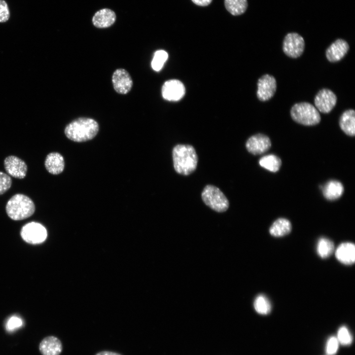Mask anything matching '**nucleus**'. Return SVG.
<instances>
[{
	"instance_id": "obj_1",
	"label": "nucleus",
	"mask_w": 355,
	"mask_h": 355,
	"mask_svg": "<svg viewBox=\"0 0 355 355\" xmlns=\"http://www.w3.org/2000/svg\"><path fill=\"white\" fill-rule=\"evenodd\" d=\"M172 157L175 170L180 175L188 176L196 169L198 155L191 145H176L172 150Z\"/></svg>"
},
{
	"instance_id": "obj_2",
	"label": "nucleus",
	"mask_w": 355,
	"mask_h": 355,
	"mask_svg": "<svg viewBox=\"0 0 355 355\" xmlns=\"http://www.w3.org/2000/svg\"><path fill=\"white\" fill-rule=\"evenodd\" d=\"M99 129V124L94 119L80 117L68 124L64 132L69 139L76 142H83L94 138Z\"/></svg>"
},
{
	"instance_id": "obj_3",
	"label": "nucleus",
	"mask_w": 355,
	"mask_h": 355,
	"mask_svg": "<svg viewBox=\"0 0 355 355\" xmlns=\"http://www.w3.org/2000/svg\"><path fill=\"white\" fill-rule=\"evenodd\" d=\"M5 210L7 215L14 220H21L32 216L36 207L33 200L23 194H16L7 201Z\"/></svg>"
},
{
	"instance_id": "obj_4",
	"label": "nucleus",
	"mask_w": 355,
	"mask_h": 355,
	"mask_svg": "<svg viewBox=\"0 0 355 355\" xmlns=\"http://www.w3.org/2000/svg\"><path fill=\"white\" fill-rule=\"evenodd\" d=\"M290 113L295 122L305 126L317 125L321 120L319 111L308 102L295 104L291 107Z\"/></svg>"
},
{
	"instance_id": "obj_5",
	"label": "nucleus",
	"mask_w": 355,
	"mask_h": 355,
	"mask_svg": "<svg viewBox=\"0 0 355 355\" xmlns=\"http://www.w3.org/2000/svg\"><path fill=\"white\" fill-rule=\"evenodd\" d=\"M201 197L204 203L215 212H224L229 208L228 200L220 189L214 185H206L202 192Z\"/></svg>"
},
{
	"instance_id": "obj_6",
	"label": "nucleus",
	"mask_w": 355,
	"mask_h": 355,
	"mask_svg": "<svg viewBox=\"0 0 355 355\" xmlns=\"http://www.w3.org/2000/svg\"><path fill=\"white\" fill-rule=\"evenodd\" d=\"M20 234L26 242L31 244L42 243L47 236L46 228L42 224L36 222H31L24 225Z\"/></svg>"
},
{
	"instance_id": "obj_7",
	"label": "nucleus",
	"mask_w": 355,
	"mask_h": 355,
	"mask_svg": "<svg viewBox=\"0 0 355 355\" xmlns=\"http://www.w3.org/2000/svg\"><path fill=\"white\" fill-rule=\"evenodd\" d=\"M305 41L303 37L296 33H288L283 42V50L289 57L297 58L303 53Z\"/></svg>"
},
{
	"instance_id": "obj_8",
	"label": "nucleus",
	"mask_w": 355,
	"mask_h": 355,
	"mask_svg": "<svg viewBox=\"0 0 355 355\" xmlns=\"http://www.w3.org/2000/svg\"><path fill=\"white\" fill-rule=\"evenodd\" d=\"M257 97L259 100L265 102L271 99L275 95L277 89L275 78L269 74L260 77L257 83Z\"/></svg>"
},
{
	"instance_id": "obj_9",
	"label": "nucleus",
	"mask_w": 355,
	"mask_h": 355,
	"mask_svg": "<svg viewBox=\"0 0 355 355\" xmlns=\"http://www.w3.org/2000/svg\"><path fill=\"white\" fill-rule=\"evenodd\" d=\"M337 98L331 90L323 88L315 96L314 104L317 110L323 113H328L335 106Z\"/></svg>"
},
{
	"instance_id": "obj_10",
	"label": "nucleus",
	"mask_w": 355,
	"mask_h": 355,
	"mask_svg": "<svg viewBox=\"0 0 355 355\" xmlns=\"http://www.w3.org/2000/svg\"><path fill=\"white\" fill-rule=\"evenodd\" d=\"M163 98L169 101H178L185 95V88L184 84L177 79L166 81L162 87Z\"/></svg>"
},
{
	"instance_id": "obj_11",
	"label": "nucleus",
	"mask_w": 355,
	"mask_h": 355,
	"mask_svg": "<svg viewBox=\"0 0 355 355\" xmlns=\"http://www.w3.org/2000/svg\"><path fill=\"white\" fill-rule=\"evenodd\" d=\"M271 146L270 138L263 134H257L250 137L246 142L247 150L252 154L259 155L267 151Z\"/></svg>"
},
{
	"instance_id": "obj_12",
	"label": "nucleus",
	"mask_w": 355,
	"mask_h": 355,
	"mask_svg": "<svg viewBox=\"0 0 355 355\" xmlns=\"http://www.w3.org/2000/svg\"><path fill=\"white\" fill-rule=\"evenodd\" d=\"M3 164L6 172L12 177L22 179L26 177L27 165L20 158L14 155L8 156L4 160Z\"/></svg>"
},
{
	"instance_id": "obj_13",
	"label": "nucleus",
	"mask_w": 355,
	"mask_h": 355,
	"mask_svg": "<svg viewBox=\"0 0 355 355\" xmlns=\"http://www.w3.org/2000/svg\"><path fill=\"white\" fill-rule=\"evenodd\" d=\"M112 82L115 91L123 95L130 92L133 86V80L130 74L123 69H118L113 72Z\"/></svg>"
},
{
	"instance_id": "obj_14",
	"label": "nucleus",
	"mask_w": 355,
	"mask_h": 355,
	"mask_svg": "<svg viewBox=\"0 0 355 355\" xmlns=\"http://www.w3.org/2000/svg\"><path fill=\"white\" fill-rule=\"evenodd\" d=\"M349 48V45L346 40L338 38L326 49V57L330 62H337L343 58L348 53Z\"/></svg>"
},
{
	"instance_id": "obj_15",
	"label": "nucleus",
	"mask_w": 355,
	"mask_h": 355,
	"mask_svg": "<svg viewBox=\"0 0 355 355\" xmlns=\"http://www.w3.org/2000/svg\"><path fill=\"white\" fill-rule=\"evenodd\" d=\"M62 349L61 341L53 336L44 338L39 345V350L42 355H60Z\"/></svg>"
},
{
	"instance_id": "obj_16",
	"label": "nucleus",
	"mask_w": 355,
	"mask_h": 355,
	"mask_svg": "<svg viewBox=\"0 0 355 355\" xmlns=\"http://www.w3.org/2000/svg\"><path fill=\"white\" fill-rule=\"evenodd\" d=\"M335 256L341 263L346 265H351L355 260V245L350 242L341 244L335 251Z\"/></svg>"
},
{
	"instance_id": "obj_17",
	"label": "nucleus",
	"mask_w": 355,
	"mask_h": 355,
	"mask_svg": "<svg viewBox=\"0 0 355 355\" xmlns=\"http://www.w3.org/2000/svg\"><path fill=\"white\" fill-rule=\"evenodd\" d=\"M44 166L49 173L52 175H58L61 173L64 169V158L59 153L51 152L46 157Z\"/></svg>"
},
{
	"instance_id": "obj_18",
	"label": "nucleus",
	"mask_w": 355,
	"mask_h": 355,
	"mask_svg": "<svg viewBox=\"0 0 355 355\" xmlns=\"http://www.w3.org/2000/svg\"><path fill=\"white\" fill-rule=\"evenodd\" d=\"M116 15L114 11L104 8L98 11L92 18L93 25L99 28H107L115 22Z\"/></svg>"
},
{
	"instance_id": "obj_19",
	"label": "nucleus",
	"mask_w": 355,
	"mask_h": 355,
	"mask_svg": "<svg viewBox=\"0 0 355 355\" xmlns=\"http://www.w3.org/2000/svg\"><path fill=\"white\" fill-rule=\"evenodd\" d=\"M339 124L341 129L347 135L354 136L355 135V110L353 109H349L344 111L340 117Z\"/></svg>"
},
{
	"instance_id": "obj_20",
	"label": "nucleus",
	"mask_w": 355,
	"mask_h": 355,
	"mask_svg": "<svg viewBox=\"0 0 355 355\" xmlns=\"http://www.w3.org/2000/svg\"><path fill=\"white\" fill-rule=\"evenodd\" d=\"M323 195L328 200L333 201L339 198L344 192L342 183L338 180H331L321 186Z\"/></svg>"
},
{
	"instance_id": "obj_21",
	"label": "nucleus",
	"mask_w": 355,
	"mask_h": 355,
	"mask_svg": "<svg viewBox=\"0 0 355 355\" xmlns=\"http://www.w3.org/2000/svg\"><path fill=\"white\" fill-rule=\"evenodd\" d=\"M291 229V224L288 219L279 218L273 223L270 227L269 232L273 236L280 237L289 233Z\"/></svg>"
},
{
	"instance_id": "obj_22",
	"label": "nucleus",
	"mask_w": 355,
	"mask_h": 355,
	"mask_svg": "<svg viewBox=\"0 0 355 355\" xmlns=\"http://www.w3.org/2000/svg\"><path fill=\"white\" fill-rule=\"evenodd\" d=\"M260 166L272 172L279 170L282 165L281 159L274 154H269L261 157L259 160Z\"/></svg>"
},
{
	"instance_id": "obj_23",
	"label": "nucleus",
	"mask_w": 355,
	"mask_h": 355,
	"mask_svg": "<svg viewBox=\"0 0 355 355\" xmlns=\"http://www.w3.org/2000/svg\"><path fill=\"white\" fill-rule=\"evenodd\" d=\"M226 9L233 15L243 14L248 7L247 0H224Z\"/></svg>"
},
{
	"instance_id": "obj_24",
	"label": "nucleus",
	"mask_w": 355,
	"mask_h": 355,
	"mask_svg": "<svg viewBox=\"0 0 355 355\" xmlns=\"http://www.w3.org/2000/svg\"><path fill=\"white\" fill-rule=\"evenodd\" d=\"M334 249L333 243L329 239L322 237L320 238L317 243V251L322 258H325L332 253Z\"/></svg>"
},
{
	"instance_id": "obj_25",
	"label": "nucleus",
	"mask_w": 355,
	"mask_h": 355,
	"mask_svg": "<svg viewBox=\"0 0 355 355\" xmlns=\"http://www.w3.org/2000/svg\"><path fill=\"white\" fill-rule=\"evenodd\" d=\"M253 306L256 312L261 315H267L271 310V305L269 300L266 296L262 294L256 297Z\"/></svg>"
},
{
	"instance_id": "obj_26",
	"label": "nucleus",
	"mask_w": 355,
	"mask_h": 355,
	"mask_svg": "<svg viewBox=\"0 0 355 355\" xmlns=\"http://www.w3.org/2000/svg\"><path fill=\"white\" fill-rule=\"evenodd\" d=\"M168 58V54L165 50H159L156 51L154 54L151 62L152 68L156 71H159L162 68Z\"/></svg>"
},
{
	"instance_id": "obj_27",
	"label": "nucleus",
	"mask_w": 355,
	"mask_h": 355,
	"mask_svg": "<svg viewBox=\"0 0 355 355\" xmlns=\"http://www.w3.org/2000/svg\"><path fill=\"white\" fill-rule=\"evenodd\" d=\"M339 343L343 345H349L352 343V337L348 329L345 326H341L337 332Z\"/></svg>"
},
{
	"instance_id": "obj_28",
	"label": "nucleus",
	"mask_w": 355,
	"mask_h": 355,
	"mask_svg": "<svg viewBox=\"0 0 355 355\" xmlns=\"http://www.w3.org/2000/svg\"><path fill=\"white\" fill-rule=\"evenodd\" d=\"M11 184L10 177L0 171V195L5 193L11 187Z\"/></svg>"
},
{
	"instance_id": "obj_29",
	"label": "nucleus",
	"mask_w": 355,
	"mask_h": 355,
	"mask_svg": "<svg viewBox=\"0 0 355 355\" xmlns=\"http://www.w3.org/2000/svg\"><path fill=\"white\" fill-rule=\"evenodd\" d=\"M23 325L22 320L18 317L12 316L7 320L5 324L7 331L12 332L20 328Z\"/></svg>"
},
{
	"instance_id": "obj_30",
	"label": "nucleus",
	"mask_w": 355,
	"mask_h": 355,
	"mask_svg": "<svg viewBox=\"0 0 355 355\" xmlns=\"http://www.w3.org/2000/svg\"><path fill=\"white\" fill-rule=\"evenodd\" d=\"M339 342L335 336L330 337L326 343L325 351L327 355H335L338 349Z\"/></svg>"
},
{
	"instance_id": "obj_31",
	"label": "nucleus",
	"mask_w": 355,
	"mask_h": 355,
	"mask_svg": "<svg viewBox=\"0 0 355 355\" xmlns=\"http://www.w3.org/2000/svg\"><path fill=\"white\" fill-rule=\"evenodd\" d=\"M10 17L8 5L5 0H0V23L8 21Z\"/></svg>"
},
{
	"instance_id": "obj_32",
	"label": "nucleus",
	"mask_w": 355,
	"mask_h": 355,
	"mask_svg": "<svg viewBox=\"0 0 355 355\" xmlns=\"http://www.w3.org/2000/svg\"><path fill=\"white\" fill-rule=\"evenodd\" d=\"M196 4L199 6H207L212 2V0H192Z\"/></svg>"
},
{
	"instance_id": "obj_33",
	"label": "nucleus",
	"mask_w": 355,
	"mask_h": 355,
	"mask_svg": "<svg viewBox=\"0 0 355 355\" xmlns=\"http://www.w3.org/2000/svg\"><path fill=\"white\" fill-rule=\"evenodd\" d=\"M96 355H120V354H118L116 353L112 352H109V351H103L100 352L96 354Z\"/></svg>"
}]
</instances>
